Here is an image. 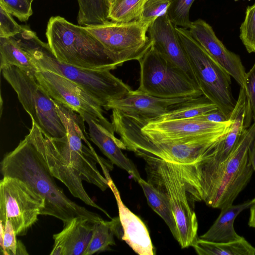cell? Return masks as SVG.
<instances>
[{"label":"cell","instance_id":"1","mask_svg":"<svg viewBox=\"0 0 255 255\" xmlns=\"http://www.w3.org/2000/svg\"><path fill=\"white\" fill-rule=\"evenodd\" d=\"M56 110L67 130L61 138L44 136L47 163L53 176L62 182L75 197L111 218L108 212L89 196L82 183L85 181L104 191L109 188L112 163L100 156L89 144L85 121L76 112L54 100Z\"/></svg>","mask_w":255,"mask_h":255},{"label":"cell","instance_id":"2","mask_svg":"<svg viewBox=\"0 0 255 255\" xmlns=\"http://www.w3.org/2000/svg\"><path fill=\"white\" fill-rule=\"evenodd\" d=\"M44 136L33 122L29 133L0 162L3 176L18 178L29 184L44 200L41 215L61 220L63 226L76 217L88 219L93 223L103 219L70 200L56 184L46 161Z\"/></svg>","mask_w":255,"mask_h":255},{"label":"cell","instance_id":"3","mask_svg":"<svg viewBox=\"0 0 255 255\" xmlns=\"http://www.w3.org/2000/svg\"><path fill=\"white\" fill-rule=\"evenodd\" d=\"M111 116L115 132L126 149L136 155L145 154L182 165L198 162L225 136L230 126L221 131L176 139L151 140L141 131L142 120L112 110Z\"/></svg>","mask_w":255,"mask_h":255},{"label":"cell","instance_id":"4","mask_svg":"<svg viewBox=\"0 0 255 255\" xmlns=\"http://www.w3.org/2000/svg\"><path fill=\"white\" fill-rule=\"evenodd\" d=\"M28 54L38 70H48L74 82L105 107L132 90L109 70L82 68L61 62L53 54L47 43L42 41L27 25L13 36Z\"/></svg>","mask_w":255,"mask_h":255},{"label":"cell","instance_id":"5","mask_svg":"<svg viewBox=\"0 0 255 255\" xmlns=\"http://www.w3.org/2000/svg\"><path fill=\"white\" fill-rule=\"evenodd\" d=\"M45 35L51 52L61 62L96 70H111L123 65L84 26L75 25L60 16L49 18Z\"/></svg>","mask_w":255,"mask_h":255},{"label":"cell","instance_id":"6","mask_svg":"<svg viewBox=\"0 0 255 255\" xmlns=\"http://www.w3.org/2000/svg\"><path fill=\"white\" fill-rule=\"evenodd\" d=\"M145 163L147 181L167 198L178 232V242L182 249L192 246L198 238V220L189 206L184 182L178 165L145 154H138Z\"/></svg>","mask_w":255,"mask_h":255},{"label":"cell","instance_id":"7","mask_svg":"<svg viewBox=\"0 0 255 255\" xmlns=\"http://www.w3.org/2000/svg\"><path fill=\"white\" fill-rule=\"evenodd\" d=\"M255 140V122L242 134L226 160L201 193L199 202L213 208L233 204L250 182L254 171L249 148Z\"/></svg>","mask_w":255,"mask_h":255},{"label":"cell","instance_id":"8","mask_svg":"<svg viewBox=\"0 0 255 255\" xmlns=\"http://www.w3.org/2000/svg\"><path fill=\"white\" fill-rule=\"evenodd\" d=\"M175 28L203 95L228 120L236 102L232 92L231 76L193 38L189 30Z\"/></svg>","mask_w":255,"mask_h":255},{"label":"cell","instance_id":"9","mask_svg":"<svg viewBox=\"0 0 255 255\" xmlns=\"http://www.w3.org/2000/svg\"><path fill=\"white\" fill-rule=\"evenodd\" d=\"M0 71L3 78L16 92L32 122L44 136L58 138L66 135V128L54 100L38 83L34 74L14 66L5 67Z\"/></svg>","mask_w":255,"mask_h":255},{"label":"cell","instance_id":"10","mask_svg":"<svg viewBox=\"0 0 255 255\" xmlns=\"http://www.w3.org/2000/svg\"><path fill=\"white\" fill-rule=\"evenodd\" d=\"M138 61V90L161 98L203 95L199 88L181 69L161 56L152 44Z\"/></svg>","mask_w":255,"mask_h":255},{"label":"cell","instance_id":"11","mask_svg":"<svg viewBox=\"0 0 255 255\" xmlns=\"http://www.w3.org/2000/svg\"><path fill=\"white\" fill-rule=\"evenodd\" d=\"M44 200L25 182L3 176L0 181V222L9 221L16 236L25 235L44 207Z\"/></svg>","mask_w":255,"mask_h":255},{"label":"cell","instance_id":"12","mask_svg":"<svg viewBox=\"0 0 255 255\" xmlns=\"http://www.w3.org/2000/svg\"><path fill=\"white\" fill-rule=\"evenodd\" d=\"M149 25L139 20L129 22L109 20L84 27L123 64L128 61H138L150 48L152 43L146 35Z\"/></svg>","mask_w":255,"mask_h":255},{"label":"cell","instance_id":"13","mask_svg":"<svg viewBox=\"0 0 255 255\" xmlns=\"http://www.w3.org/2000/svg\"><path fill=\"white\" fill-rule=\"evenodd\" d=\"M34 75L38 83L53 100L80 116L91 115L103 126L115 131L112 123L104 116L102 107L78 85L48 70H38Z\"/></svg>","mask_w":255,"mask_h":255},{"label":"cell","instance_id":"14","mask_svg":"<svg viewBox=\"0 0 255 255\" xmlns=\"http://www.w3.org/2000/svg\"><path fill=\"white\" fill-rule=\"evenodd\" d=\"M189 31L193 38L207 53L240 85L246 88L247 72L240 56L229 50L218 38L212 27L198 19L191 22Z\"/></svg>","mask_w":255,"mask_h":255},{"label":"cell","instance_id":"15","mask_svg":"<svg viewBox=\"0 0 255 255\" xmlns=\"http://www.w3.org/2000/svg\"><path fill=\"white\" fill-rule=\"evenodd\" d=\"M147 33L157 52L181 69L198 87L175 26L168 14L155 19L149 25Z\"/></svg>","mask_w":255,"mask_h":255},{"label":"cell","instance_id":"16","mask_svg":"<svg viewBox=\"0 0 255 255\" xmlns=\"http://www.w3.org/2000/svg\"><path fill=\"white\" fill-rule=\"evenodd\" d=\"M193 98H161L137 89L131 90L121 98L109 102L104 108L106 110H117L127 116L148 122L174 106Z\"/></svg>","mask_w":255,"mask_h":255},{"label":"cell","instance_id":"17","mask_svg":"<svg viewBox=\"0 0 255 255\" xmlns=\"http://www.w3.org/2000/svg\"><path fill=\"white\" fill-rule=\"evenodd\" d=\"M142 120V132L151 140L176 139L222 131L228 128L232 121L210 123L191 119L147 122Z\"/></svg>","mask_w":255,"mask_h":255},{"label":"cell","instance_id":"18","mask_svg":"<svg viewBox=\"0 0 255 255\" xmlns=\"http://www.w3.org/2000/svg\"><path fill=\"white\" fill-rule=\"evenodd\" d=\"M89 127V135L92 141L110 160L112 164L126 170L136 182L141 178L133 163L122 152L126 149L123 141L112 131L103 126L99 121L90 115L81 116Z\"/></svg>","mask_w":255,"mask_h":255},{"label":"cell","instance_id":"19","mask_svg":"<svg viewBox=\"0 0 255 255\" xmlns=\"http://www.w3.org/2000/svg\"><path fill=\"white\" fill-rule=\"evenodd\" d=\"M108 185L115 196L118 207L119 217L123 232L121 239L138 255H154L155 250L146 225L124 204L112 179L108 181Z\"/></svg>","mask_w":255,"mask_h":255},{"label":"cell","instance_id":"20","mask_svg":"<svg viewBox=\"0 0 255 255\" xmlns=\"http://www.w3.org/2000/svg\"><path fill=\"white\" fill-rule=\"evenodd\" d=\"M94 223L76 217L54 234V245L50 255H83L92 236Z\"/></svg>","mask_w":255,"mask_h":255},{"label":"cell","instance_id":"21","mask_svg":"<svg viewBox=\"0 0 255 255\" xmlns=\"http://www.w3.org/2000/svg\"><path fill=\"white\" fill-rule=\"evenodd\" d=\"M252 200L238 205H230L222 208L220 214L210 229L199 238L215 242H229L242 237L236 232L234 223L236 217L244 210L250 208Z\"/></svg>","mask_w":255,"mask_h":255},{"label":"cell","instance_id":"22","mask_svg":"<svg viewBox=\"0 0 255 255\" xmlns=\"http://www.w3.org/2000/svg\"><path fill=\"white\" fill-rule=\"evenodd\" d=\"M123 234L119 217L110 221L103 220L94 223L92 236L83 255H92L109 250L110 246L116 244L114 236L122 239Z\"/></svg>","mask_w":255,"mask_h":255},{"label":"cell","instance_id":"23","mask_svg":"<svg viewBox=\"0 0 255 255\" xmlns=\"http://www.w3.org/2000/svg\"><path fill=\"white\" fill-rule=\"evenodd\" d=\"M199 255H255V248L244 237L229 242H215L197 239L192 245Z\"/></svg>","mask_w":255,"mask_h":255},{"label":"cell","instance_id":"24","mask_svg":"<svg viewBox=\"0 0 255 255\" xmlns=\"http://www.w3.org/2000/svg\"><path fill=\"white\" fill-rule=\"evenodd\" d=\"M0 69L8 66H16L35 74L38 70L28 54L13 37H0Z\"/></svg>","mask_w":255,"mask_h":255},{"label":"cell","instance_id":"25","mask_svg":"<svg viewBox=\"0 0 255 255\" xmlns=\"http://www.w3.org/2000/svg\"><path fill=\"white\" fill-rule=\"evenodd\" d=\"M142 189L148 205L165 222L174 238L179 235L174 216L165 195L152 184L140 178L137 181Z\"/></svg>","mask_w":255,"mask_h":255},{"label":"cell","instance_id":"26","mask_svg":"<svg viewBox=\"0 0 255 255\" xmlns=\"http://www.w3.org/2000/svg\"><path fill=\"white\" fill-rule=\"evenodd\" d=\"M217 109L215 104L202 95L174 106L167 112L152 121H167L189 119Z\"/></svg>","mask_w":255,"mask_h":255},{"label":"cell","instance_id":"27","mask_svg":"<svg viewBox=\"0 0 255 255\" xmlns=\"http://www.w3.org/2000/svg\"><path fill=\"white\" fill-rule=\"evenodd\" d=\"M77 0L79 7L77 20L79 25L91 26L110 20L107 0Z\"/></svg>","mask_w":255,"mask_h":255},{"label":"cell","instance_id":"28","mask_svg":"<svg viewBox=\"0 0 255 255\" xmlns=\"http://www.w3.org/2000/svg\"><path fill=\"white\" fill-rule=\"evenodd\" d=\"M146 0H116L110 6L109 19L118 22L139 20Z\"/></svg>","mask_w":255,"mask_h":255},{"label":"cell","instance_id":"29","mask_svg":"<svg viewBox=\"0 0 255 255\" xmlns=\"http://www.w3.org/2000/svg\"><path fill=\"white\" fill-rule=\"evenodd\" d=\"M0 250L4 255H28L22 243L16 239V235L10 223L0 222Z\"/></svg>","mask_w":255,"mask_h":255},{"label":"cell","instance_id":"30","mask_svg":"<svg viewBox=\"0 0 255 255\" xmlns=\"http://www.w3.org/2000/svg\"><path fill=\"white\" fill-rule=\"evenodd\" d=\"M195 0H172L167 14L174 25L184 28H189L191 21L189 11Z\"/></svg>","mask_w":255,"mask_h":255},{"label":"cell","instance_id":"31","mask_svg":"<svg viewBox=\"0 0 255 255\" xmlns=\"http://www.w3.org/2000/svg\"><path fill=\"white\" fill-rule=\"evenodd\" d=\"M240 37L249 53L255 52V3L247 7Z\"/></svg>","mask_w":255,"mask_h":255},{"label":"cell","instance_id":"32","mask_svg":"<svg viewBox=\"0 0 255 255\" xmlns=\"http://www.w3.org/2000/svg\"><path fill=\"white\" fill-rule=\"evenodd\" d=\"M172 0H146L139 20L150 25L160 16L168 13Z\"/></svg>","mask_w":255,"mask_h":255},{"label":"cell","instance_id":"33","mask_svg":"<svg viewBox=\"0 0 255 255\" xmlns=\"http://www.w3.org/2000/svg\"><path fill=\"white\" fill-rule=\"evenodd\" d=\"M0 5L21 22L27 21L33 14L28 0H0Z\"/></svg>","mask_w":255,"mask_h":255},{"label":"cell","instance_id":"34","mask_svg":"<svg viewBox=\"0 0 255 255\" xmlns=\"http://www.w3.org/2000/svg\"><path fill=\"white\" fill-rule=\"evenodd\" d=\"M21 30L22 25H19L11 14L0 5V37H13Z\"/></svg>","mask_w":255,"mask_h":255},{"label":"cell","instance_id":"35","mask_svg":"<svg viewBox=\"0 0 255 255\" xmlns=\"http://www.w3.org/2000/svg\"><path fill=\"white\" fill-rule=\"evenodd\" d=\"M245 89L250 101L253 121L255 122V62L250 71L247 73Z\"/></svg>","mask_w":255,"mask_h":255},{"label":"cell","instance_id":"36","mask_svg":"<svg viewBox=\"0 0 255 255\" xmlns=\"http://www.w3.org/2000/svg\"><path fill=\"white\" fill-rule=\"evenodd\" d=\"M189 119L215 123H223L228 120L218 109Z\"/></svg>","mask_w":255,"mask_h":255},{"label":"cell","instance_id":"37","mask_svg":"<svg viewBox=\"0 0 255 255\" xmlns=\"http://www.w3.org/2000/svg\"><path fill=\"white\" fill-rule=\"evenodd\" d=\"M250 209V213L248 224L250 227L255 228V198L252 200V203Z\"/></svg>","mask_w":255,"mask_h":255},{"label":"cell","instance_id":"38","mask_svg":"<svg viewBox=\"0 0 255 255\" xmlns=\"http://www.w3.org/2000/svg\"><path fill=\"white\" fill-rule=\"evenodd\" d=\"M249 153L251 162L255 172V140L250 146Z\"/></svg>","mask_w":255,"mask_h":255},{"label":"cell","instance_id":"39","mask_svg":"<svg viewBox=\"0 0 255 255\" xmlns=\"http://www.w3.org/2000/svg\"><path fill=\"white\" fill-rule=\"evenodd\" d=\"M116 0H107L109 5L110 6L112 4H113Z\"/></svg>","mask_w":255,"mask_h":255},{"label":"cell","instance_id":"40","mask_svg":"<svg viewBox=\"0 0 255 255\" xmlns=\"http://www.w3.org/2000/svg\"><path fill=\"white\" fill-rule=\"evenodd\" d=\"M29 2L32 4L33 1V0H28Z\"/></svg>","mask_w":255,"mask_h":255}]
</instances>
